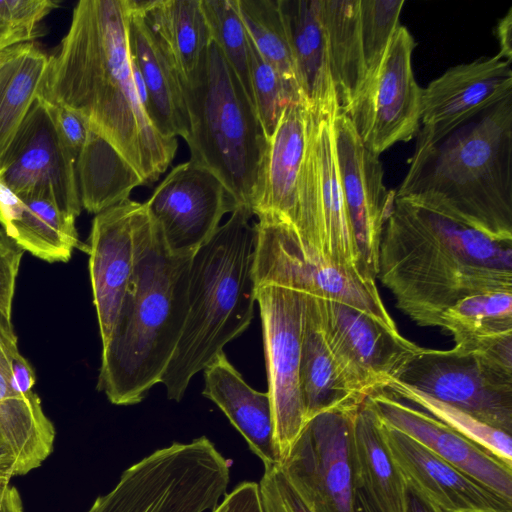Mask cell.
<instances>
[{"label":"cell","mask_w":512,"mask_h":512,"mask_svg":"<svg viewBox=\"0 0 512 512\" xmlns=\"http://www.w3.org/2000/svg\"><path fill=\"white\" fill-rule=\"evenodd\" d=\"M300 386L307 422L324 412L354 411L363 404L347 387L320 330L306 310Z\"/></svg>","instance_id":"cell-33"},{"label":"cell","mask_w":512,"mask_h":512,"mask_svg":"<svg viewBox=\"0 0 512 512\" xmlns=\"http://www.w3.org/2000/svg\"><path fill=\"white\" fill-rule=\"evenodd\" d=\"M367 399L385 424L512 501V466L386 389L372 393Z\"/></svg>","instance_id":"cell-21"},{"label":"cell","mask_w":512,"mask_h":512,"mask_svg":"<svg viewBox=\"0 0 512 512\" xmlns=\"http://www.w3.org/2000/svg\"><path fill=\"white\" fill-rule=\"evenodd\" d=\"M354 512H380V510L363 489L355 488Z\"/></svg>","instance_id":"cell-49"},{"label":"cell","mask_w":512,"mask_h":512,"mask_svg":"<svg viewBox=\"0 0 512 512\" xmlns=\"http://www.w3.org/2000/svg\"><path fill=\"white\" fill-rule=\"evenodd\" d=\"M35 382L11 319L0 312V437L14 457L17 476L38 468L50 456L56 435L33 390Z\"/></svg>","instance_id":"cell-17"},{"label":"cell","mask_w":512,"mask_h":512,"mask_svg":"<svg viewBox=\"0 0 512 512\" xmlns=\"http://www.w3.org/2000/svg\"><path fill=\"white\" fill-rule=\"evenodd\" d=\"M56 6L53 0H0V51L30 42Z\"/></svg>","instance_id":"cell-40"},{"label":"cell","mask_w":512,"mask_h":512,"mask_svg":"<svg viewBox=\"0 0 512 512\" xmlns=\"http://www.w3.org/2000/svg\"><path fill=\"white\" fill-rule=\"evenodd\" d=\"M438 327L447 331L454 348L477 352L512 335V291H490L469 295L447 308Z\"/></svg>","instance_id":"cell-34"},{"label":"cell","mask_w":512,"mask_h":512,"mask_svg":"<svg viewBox=\"0 0 512 512\" xmlns=\"http://www.w3.org/2000/svg\"><path fill=\"white\" fill-rule=\"evenodd\" d=\"M48 56L34 43L0 51V155L39 96Z\"/></svg>","instance_id":"cell-32"},{"label":"cell","mask_w":512,"mask_h":512,"mask_svg":"<svg viewBox=\"0 0 512 512\" xmlns=\"http://www.w3.org/2000/svg\"><path fill=\"white\" fill-rule=\"evenodd\" d=\"M248 45L252 100L264 133L269 139L284 110L289 105L304 100L299 89L261 56L249 35Z\"/></svg>","instance_id":"cell-37"},{"label":"cell","mask_w":512,"mask_h":512,"mask_svg":"<svg viewBox=\"0 0 512 512\" xmlns=\"http://www.w3.org/2000/svg\"><path fill=\"white\" fill-rule=\"evenodd\" d=\"M308 137V108L304 102L289 105L269 138L263 189L253 214L287 223L297 219L299 183Z\"/></svg>","instance_id":"cell-24"},{"label":"cell","mask_w":512,"mask_h":512,"mask_svg":"<svg viewBox=\"0 0 512 512\" xmlns=\"http://www.w3.org/2000/svg\"><path fill=\"white\" fill-rule=\"evenodd\" d=\"M305 295L307 316L320 330L351 393L364 402L400 378L425 350L387 325L347 304Z\"/></svg>","instance_id":"cell-9"},{"label":"cell","mask_w":512,"mask_h":512,"mask_svg":"<svg viewBox=\"0 0 512 512\" xmlns=\"http://www.w3.org/2000/svg\"><path fill=\"white\" fill-rule=\"evenodd\" d=\"M260 308L274 441L280 465L306 425L300 386L305 295L264 285L255 290Z\"/></svg>","instance_id":"cell-11"},{"label":"cell","mask_w":512,"mask_h":512,"mask_svg":"<svg viewBox=\"0 0 512 512\" xmlns=\"http://www.w3.org/2000/svg\"><path fill=\"white\" fill-rule=\"evenodd\" d=\"M76 218L54 202L18 197L0 184V225L24 251L50 263L67 262L79 248Z\"/></svg>","instance_id":"cell-27"},{"label":"cell","mask_w":512,"mask_h":512,"mask_svg":"<svg viewBox=\"0 0 512 512\" xmlns=\"http://www.w3.org/2000/svg\"><path fill=\"white\" fill-rule=\"evenodd\" d=\"M76 174L82 208L95 215L129 199L134 188L144 184L117 150L91 129L77 156Z\"/></svg>","instance_id":"cell-30"},{"label":"cell","mask_w":512,"mask_h":512,"mask_svg":"<svg viewBox=\"0 0 512 512\" xmlns=\"http://www.w3.org/2000/svg\"><path fill=\"white\" fill-rule=\"evenodd\" d=\"M227 459L206 436L173 442L134 463L86 512H204L225 496Z\"/></svg>","instance_id":"cell-7"},{"label":"cell","mask_w":512,"mask_h":512,"mask_svg":"<svg viewBox=\"0 0 512 512\" xmlns=\"http://www.w3.org/2000/svg\"><path fill=\"white\" fill-rule=\"evenodd\" d=\"M253 216L249 207L237 206L192 255L186 321L160 382L170 400L181 401L192 377L241 335L253 319Z\"/></svg>","instance_id":"cell-5"},{"label":"cell","mask_w":512,"mask_h":512,"mask_svg":"<svg viewBox=\"0 0 512 512\" xmlns=\"http://www.w3.org/2000/svg\"><path fill=\"white\" fill-rule=\"evenodd\" d=\"M338 113L346 114L366 79L359 0H319Z\"/></svg>","instance_id":"cell-29"},{"label":"cell","mask_w":512,"mask_h":512,"mask_svg":"<svg viewBox=\"0 0 512 512\" xmlns=\"http://www.w3.org/2000/svg\"><path fill=\"white\" fill-rule=\"evenodd\" d=\"M192 255L167 249L143 203L132 278L111 336L102 345L97 389L112 404H138L161 382L188 313Z\"/></svg>","instance_id":"cell-4"},{"label":"cell","mask_w":512,"mask_h":512,"mask_svg":"<svg viewBox=\"0 0 512 512\" xmlns=\"http://www.w3.org/2000/svg\"><path fill=\"white\" fill-rule=\"evenodd\" d=\"M253 275L255 288L274 285L352 306L390 326L395 321L380 296L376 279L361 270L324 260L285 222L259 216Z\"/></svg>","instance_id":"cell-8"},{"label":"cell","mask_w":512,"mask_h":512,"mask_svg":"<svg viewBox=\"0 0 512 512\" xmlns=\"http://www.w3.org/2000/svg\"><path fill=\"white\" fill-rule=\"evenodd\" d=\"M350 457L355 488L363 489L380 512H403L405 482L368 399L353 417Z\"/></svg>","instance_id":"cell-28"},{"label":"cell","mask_w":512,"mask_h":512,"mask_svg":"<svg viewBox=\"0 0 512 512\" xmlns=\"http://www.w3.org/2000/svg\"><path fill=\"white\" fill-rule=\"evenodd\" d=\"M297 82L307 108L323 117L338 113L319 0H278Z\"/></svg>","instance_id":"cell-25"},{"label":"cell","mask_w":512,"mask_h":512,"mask_svg":"<svg viewBox=\"0 0 512 512\" xmlns=\"http://www.w3.org/2000/svg\"><path fill=\"white\" fill-rule=\"evenodd\" d=\"M382 426L390 454L404 481L443 512H512L511 500L383 421Z\"/></svg>","instance_id":"cell-22"},{"label":"cell","mask_w":512,"mask_h":512,"mask_svg":"<svg viewBox=\"0 0 512 512\" xmlns=\"http://www.w3.org/2000/svg\"><path fill=\"white\" fill-rule=\"evenodd\" d=\"M333 135L340 185L361 264L376 279L381 237L395 191L386 188L379 156L364 146L346 114L334 117Z\"/></svg>","instance_id":"cell-18"},{"label":"cell","mask_w":512,"mask_h":512,"mask_svg":"<svg viewBox=\"0 0 512 512\" xmlns=\"http://www.w3.org/2000/svg\"><path fill=\"white\" fill-rule=\"evenodd\" d=\"M357 410L324 412L309 420L281 463L313 512H354L350 444Z\"/></svg>","instance_id":"cell-14"},{"label":"cell","mask_w":512,"mask_h":512,"mask_svg":"<svg viewBox=\"0 0 512 512\" xmlns=\"http://www.w3.org/2000/svg\"><path fill=\"white\" fill-rule=\"evenodd\" d=\"M395 198L512 241V94L440 137L417 135Z\"/></svg>","instance_id":"cell-3"},{"label":"cell","mask_w":512,"mask_h":512,"mask_svg":"<svg viewBox=\"0 0 512 512\" xmlns=\"http://www.w3.org/2000/svg\"><path fill=\"white\" fill-rule=\"evenodd\" d=\"M397 380L512 433V374L473 353L425 348Z\"/></svg>","instance_id":"cell-15"},{"label":"cell","mask_w":512,"mask_h":512,"mask_svg":"<svg viewBox=\"0 0 512 512\" xmlns=\"http://www.w3.org/2000/svg\"><path fill=\"white\" fill-rule=\"evenodd\" d=\"M0 512H24L20 494L10 482H0Z\"/></svg>","instance_id":"cell-47"},{"label":"cell","mask_w":512,"mask_h":512,"mask_svg":"<svg viewBox=\"0 0 512 512\" xmlns=\"http://www.w3.org/2000/svg\"><path fill=\"white\" fill-rule=\"evenodd\" d=\"M237 5L245 29L257 51L299 89L278 0H237Z\"/></svg>","instance_id":"cell-36"},{"label":"cell","mask_w":512,"mask_h":512,"mask_svg":"<svg viewBox=\"0 0 512 512\" xmlns=\"http://www.w3.org/2000/svg\"><path fill=\"white\" fill-rule=\"evenodd\" d=\"M398 309L417 325L469 295L512 291V241L394 198L379 249V273Z\"/></svg>","instance_id":"cell-2"},{"label":"cell","mask_w":512,"mask_h":512,"mask_svg":"<svg viewBox=\"0 0 512 512\" xmlns=\"http://www.w3.org/2000/svg\"><path fill=\"white\" fill-rule=\"evenodd\" d=\"M415 46L410 31L400 25L346 113L364 146L378 156L419 131L423 88L412 69Z\"/></svg>","instance_id":"cell-13"},{"label":"cell","mask_w":512,"mask_h":512,"mask_svg":"<svg viewBox=\"0 0 512 512\" xmlns=\"http://www.w3.org/2000/svg\"><path fill=\"white\" fill-rule=\"evenodd\" d=\"M496 37L499 42V54L512 62V8L498 21Z\"/></svg>","instance_id":"cell-45"},{"label":"cell","mask_w":512,"mask_h":512,"mask_svg":"<svg viewBox=\"0 0 512 512\" xmlns=\"http://www.w3.org/2000/svg\"><path fill=\"white\" fill-rule=\"evenodd\" d=\"M511 94V62L499 53L453 66L423 88L417 135L440 137Z\"/></svg>","instance_id":"cell-20"},{"label":"cell","mask_w":512,"mask_h":512,"mask_svg":"<svg viewBox=\"0 0 512 512\" xmlns=\"http://www.w3.org/2000/svg\"><path fill=\"white\" fill-rule=\"evenodd\" d=\"M404 0H359V21L366 79L376 71L400 26Z\"/></svg>","instance_id":"cell-39"},{"label":"cell","mask_w":512,"mask_h":512,"mask_svg":"<svg viewBox=\"0 0 512 512\" xmlns=\"http://www.w3.org/2000/svg\"><path fill=\"white\" fill-rule=\"evenodd\" d=\"M211 512H264L259 484L255 481L239 483Z\"/></svg>","instance_id":"cell-43"},{"label":"cell","mask_w":512,"mask_h":512,"mask_svg":"<svg viewBox=\"0 0 512 512\" xmlns=\"http://www.w3.org/2000/svg\"><path fill=\"white\" fill-rule=\"evenodd\" d=\"M50 107L62 138L77 159L90 130L87 123L69 110L52 105Z\"/></svg>","instance_id":"cell-44"},{"label":"cell","mask_w":512,"mask_h":512,"mask_svg":"<svg viewBox=\"0 0 512 512\" xmlns=\"http://www.w3.org/2000/svg\"><path fill=\"white\" fill-rule=\"evenodd\" d=\"M130 198L95 215L89 237V275L102 345L109 340L136 261L142 208Z\"/></svg>","instance_id":"cell-19"},{"label":"cell","mask_w":512,"mask_h":512,"mask_svg":"<svg viewBox=\"0 0 512 512\" xmlns=\"http://www.w3.org/2000/svg\"><path fill=\"white\" fill-rule=\"evenodd\" d=\"M203 372L202 394L220 408L264 466L280 464L269 393L249 386L224 351Z\"/></svg>","instance_id":"cell-26"},{"label":"cell","mask_w":512,"mask_h":512,"mask_svg":"<svg viewBox=\"0 0 512 512\" xmlns=\"http://www.w3.org/2000/svg\"><path fill=\"white\" fill-rule=\"evenodd\" d=\"M143 15L172 56L181 78L197 67L212 41L201 0H140Z\"/></svg>","instance_id":"cell-31"},{"label":"cell","mask_w":512,"mask_h":512,"mask_svg":"<svg viewBox=\"0 0 512 512\" xmlns=\"http://www.w3.org/2000/svg\"><path fill=\"white\" fill-rule=\"evenodd\" d=\"M16 475V463L10 450L0 440V482H10Z\"/></svg>","instance_id":"cell-48"},{"label":"cell","mask_w":512,"mask_h":512,"mask_svg":"<svg viewBox=\"0 0 512 512\" xmlns=\"http://www.w3.org/2000/svg\"><path fill=\"white\" fill-rule=\"evenodd\" d=\"M201 1L212 40L220 48L252 100L248 34L238 10L237 0Z\"/></svg>","instance_id":"cell-38"},{"label":"cell","mask_w":512,"mask_h":512,"mask_svg":"<svg viewBox=\"0 0 512 512\" xmlns=\"http://www.w3.org/2000/svg\"><path fill=\"white\" fill-rule=\"evenodd\" d=\"M130 0H80L48 65L39 96L79 115L152 184L172 163L177 138L160 134L136 93L128 50Z\"/></svg>","instance_id":"cell-1"},{"label":"cell","mask_w":512,"mask_h":512,"mask_svg":"<svg viewBox=\"0 0 512 512\" xmlns=\"http://www.w3.org/2000/svg\"><path fill=\"white\" fill-rule=\"evenodd\" d=\"M181 78V77H180ZM181 85L192 162L211 171L252 212L264 181L269 139L240 79L212 40Z\"/></svg>","instance_id":"cell-6"},{"label":"cell","mask_w":512,"mask_h":512,"mask_svg":"<svg viewBox=\"0 0 512 512\" xmlns=\"http://www.w3.org/2000/svg\"><path fill=\"white\" fill-rule=\"evenodd\" d=\"M405 482V481H404ZM403 512H443L405 482Z\"/></svg>","instance_id":"cell-46"},{"label":"cell","mask_w":512,"mask_h":512,"mask_svg":"<svg viewBox=\"0 0 512 512\" xmlns=\"http://www.w3.org/2000/svg\"><path fill=\"white\" fill-rule=\"evenodd\" d=\"M127 38L130 59L149 94L151 123L163 136L185 140L190 126L178 68L147 23L137 0H130Z\"/></svg>","instance_id":"cell-23"},{"label":"cell","mask_w":512,"mask_h":512,"mask_svg":"<svg viewBox=\"0 0 512 512\" xmlns=\"http://www.w3.org/2000/svg\"><path fill=\"white\" fill-rule=\"evenodd\" d=\"M335 116L323 117L308 109L307 148L294 230L324 260L367 273L340 185L333 135Z\"/></svg>","instance_id":"cell-10"},{"label":"cell","mask_w":512,"mask_h":512,"mask_svg":"<svg viewBox=\"0 0 512 512\" xmlns=\"http://www.w3.org/2000/svg\"><path fill=\"white\" fill-rule=\"evenodd\" d=\"M258 484L264 512H313L290 483L280 464L264 466Z\"/></svg>","instance_id":"cell-41"},{"label":"cell","mask_w":512,"mask_h":512,"mask_svg":"<svg viewBox=\"0 0 512 512\" xmlns=\"http://www.w3.org/2000/svg\"><path fill=\"white\" fill-rule=\"evenodd\" d=\"M24 250L0 228V312L11 319L16 279Z\"/></svg>","instance_id":"cell-42"},{"label":"cell","mask_w":512,"mask_h":512,"mask_svg":"<svg viewBox=\"0 0 512 512\" xmlns=\"http://www.w3.org/2000/svg\"><path fill=\"white\" fill-rule=\"evenodd\" d=\"M144 205L177 255L194 254L238 206L211 171L191 160L175 166Z\"/></svg>","instance_id":"cell-16"},{"label":"cell","mask_w":512,"mask_h":512,"mask_svg":"<svg viewBox=\"0 0 512 512\" xmlns=\"http://www.w3.org/2000/svg\"><path fill=\"white\" fill-rule=\"evenodd\" d=\"M0 440L2 441L1 437H0ZM3 442V441H2Z\"/></svg>","instance_id":"cell-50"},{"label":"cell","mask_w":512,"mask_h":512,"mask_svg":"<svg viewBox=\"0 0 512 512\" xmlns=\"http://www.w3.org/2000/svg\"><path fill=\"white\" fill-rule=\"evenodd\" d=\"M395 397L429 413L449 428L512 466L511 434L480 421L464 410L440 401L399 380L385 388Z\"/></svg>","instance_id":"cell-35"},{"label":"cell","mask_w":512,"mask_h":512,"mask_svg":"<svg viewBox=\"0 0 512 512\" xmlns=\"http://www.w3.org/2000/svg\"><path fill=\"white\" fill-rule=\"evenodd\" d=\"M0 184L18 197L43 198L77 218L82 211L76 158L51 107L38 97L0 155Z\"/></svg>","instance_id":"cell-12"}]
</instances>
